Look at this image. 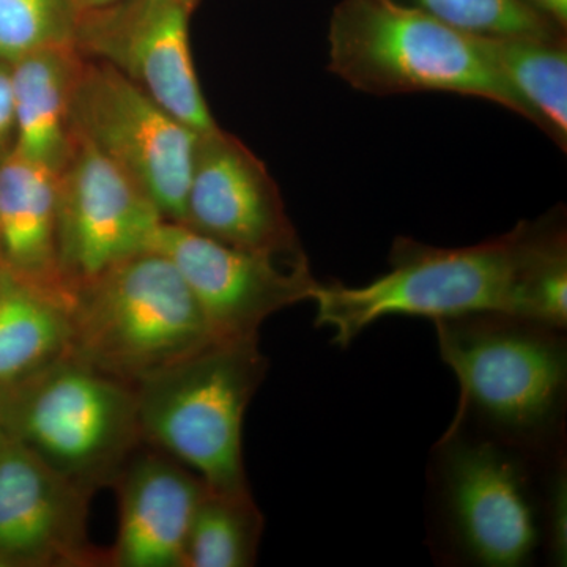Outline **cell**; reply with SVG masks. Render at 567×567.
<instances>
[{
	"mask_svg": "<svg viewBox=\"0 0 567 567\" xmlns=\"http://www.w3.org/2000/svg\"><path fill=\"white\" fill-rule=\"evenodd\" d=\"M10 439L95 494L144 443L134 386L65 354L0 390Z\"/></svg>",
	"mask_w": 567,
	"mask_h": 567,
	"instance_id": "obj_7",
	"label": "cell"
},
{
	"mask_svg": "<svg viewBox=\"0 0 567 567\" xmlns=\"http://www.w3.org/2000/svg\"><path fill=\"white\" fill-rule=\"evenodd\" d=\"M532 221L464 248H439L398 237L390 270L364 286L320 284L312 300L316 327L347 349L365 328L390 316L447 319L480 312L517 316L518 286Z\"/></svg>",
	"mask_w": 567,
	"mask_h": 567,
	"instance_id": "obj_3",
	"label": "cell"
},
{
	"mask_svg": "<svg viewBox=\"0 0 567 567\" xmlns=\"http://www.w3.org/2000/svg\"><path fill=\"white\" fill-rule=\"evenodd\" d=\"M84 55L48 48L9 65L17 152L58 173L73 136V100Z\"/></svg>",
	"mask_w": 567,
	"mask_h": 567,
	"instance_id": "obj_16",
	"label": "cell"
},
{
	"mask_svg": "<svg viewBox=\"0 0 567 567\" xmlns=\"http://www.w3.org/2000/svg\"><path fill=\"white\" fill-rule=\"evenodd\" d=\"M548 462L450 425L432 450L427 472L435 557L470 567L535 561L544 551Z\"/></svg>",
	"mask_w": 567,
	"mask_h": 567,
	"instance_id": "obj_2",
	"label": "cell"
},
{
	"mask_svg": "<svg viewBox=\"0 0 567 567\" xmlns=\"http://www.w3.org/2000/svg\"><path fill=\"white\" fill-rule=\"evenodd\" d=\"M0 267L73 306L59 265L55 171L17 151L0 166Z\"/></svg>",
	"mask_w": 567,
	"mask_h": 567,
	"instance_id": "obj_15",
	"label": "cell"
},
{
	"mask_svg": "<svg viewBox=\"0 0 567 567\" xmlns=\"http://www.w3.org/2000/svg\"><path fill=\"white\" fill-rule=\"evenodd\" d=\"M71 303L0 267V390L70 353Z\"/></svg>",
	"mask_w": 567,
	"mask_h": 567,
	"instance_id": "obj_17",
	"label": "cell"
},
{
	"mask_svg": "<svg viewBox=\"0 0 567 567\" xmlns=\"http://www.w3.org/2000/svg\"><path fill=\"white\" fill-rule=\"evenodd\" d=\"M76 25L66 0H0V63L11 65L35 51L73 47Z\"/></svg>",
	"mask_w": 567,
	"mask_h": 567,
	"instance_id": "obj_21",
	"label": "cell"
},
{
	"mask_svg": "<svg viewBox=\"0 0 567 567\" xmlns=\"http://www.w3.org/2000/svg\"><path fill=\"white\" fill-rule=\"evenodd\" d=\"M151 249L164 254L196 298L216 341L259 338L265 320L317 286L309 260H287L219 244L183 224L164 221Z\"/></svg>",
	"mask_w": 567,
	"mask_h": 567,
	"instance_id": "obj_10",
	"label": "cell"
},
{
	"mask_svg": "<svg viewBox=\"0 0 567 567\" xmlns=\"http://www.w3.org/2000/svg\"><path fill=\"white\" fill-rule=\"evenodd\" d=\"M182 2L193 11L194 7H196L197 0H182Z\"/></svg>",
	"mask_w": 567,
	"mask_h": 567,
	"instance_id": "obj_28",
	"label": "cell"
},
{
	"mask_svg": "<svg viewBox=\"0 0 567 567\" xmlns=\"http://www.w3.org/2000/svg\"><path fill=\"white\" fill-rule=\"evenodd\" d=\"M488 54L532 114V122L567 147V44L554 35L484 37Z\"/></svg>",
	"mask_w": 567,
	"mask_h": 567,
	"instance_id": "obj_18",
	"label": "cell"
},
{
	"mask_svg": "<svg viewBox=\"0 0 567 567\" xmlns=\"http://www.w3.org/2000/svg\"><path fill=\"white\" fill-rule=\"evenodd\" d=\"M215 341L185 279L156 249L73 295L71 357L132 386Z\"/></svg>",
	"mask_w": 567,
	"mask_h": 567,
	"instance_id": "obj_6",
	"label": "cell"
},
{
	"mask_svg": "<svg viewBox=\"0 0 567 567\" xmlns=\"http://www.w3.org/2000/svg\"><path fill=\"white\" fill-rule=\"evenodd\" d=\"M567 458L566 451L544 470V554L550 565L567 561Z\"/></svg>",
	"mask_w": 567,
	"mask_h": 567,
	"instance_id": "obj_23",
	"label": "cell"
},
{
	"mask_svg": "<svg viewBox=\"0 0 567 567\" xmlns=\"http://www.w3.org/2000/svg\"><path fill=\"white\" fill-rule=\"evenodd\" d=\"M264 527L251 492L227 494L205 486L186 536L183 567H251Z\"/></svg>",
	"mask_w": 567,
	"mask_h": 567,
	"instance_id": "obj_19",
	"label": "cell"
},
{
	"mask_svg": "<svg viewBox=\"0 0 567 567\" xmlns=\"http://www.w3.org/2000/svg\"><path fill=\"white\" fill-rule=\"evenodd\" d=\"M182 0H121L78 18V51L107 63L196 133L216 128L189 50Z\"/></svg>",
	"mask_w": 567,
	"mask_h": 567,
	"instance_id": "obj_11",
	"label": "cell"
},
{
	"mask_svg": "<svg viewBox=\"0 0 567 567\" xmlns=\"http://www.w3.org/2000/svg\"><path fill=\"white\" fill-rule=\"evenodd\" d=\"M73 128L140 186L164 221L182 223L199 133L107 63L84 58Z\"/></svg>",
	"mask_w": 567,
	"mask_h": 567,
	"instance_id": "obj_8",
	"label": "cell"
},
{
	"mask_svg": "<svg viewBox=\"0 0 567 567\" xmlns=\"http://www.w3.org/2000/svg\"><path fill=\"white\" fill-rule=\"evenodd\" d=\"M112 487L117 492L118 525L106 550V567H183L204 481L162 451L142 445Z\"/></svg>",
	"mask_w": 567,
	"mask_h": 567,
	"instance_id": "obj_14",
	"label": "cell"
},
{
	"mask_svg": "<svg viewBox=\"0 0 567 567\" xmlns=\"http://www.w3.org/2000/svg\"><path fill=\"white\" fill-rule=\"evenodd\" d=\"M567 234L561 216L532 221L517 316L550 327H567Z\"/></svg>",
	"mask_w": 567,
	"mask_h": 567,
	"instance_id": "obj_20",
	"label": "cell"
},
{
	"mask_svg": "<svg viewBox=\"0 0 567 567\" xmlns=\"http://www.w3.org/2000/svg\"><path fill=\"white\" fill-rule=\"evenodd\" d=\"M76 18L85 17V14L93 13L106 9V7L114 6L121 0H66Z\"/></svg>",
	"mask_w": 567,
	"mask_h": 567,
	"instance_id": "obj_26",
	"label": "cell"
},
{
	"mask_svg": "<svg viewBox=\"0 0 567 567\" xmlns=\"http://www.w3.org/2000/svg\"><path fill=\"white\" fill-rule=\"evenodd\" d=\"M432 323L461 391L450 425L539 462L566 451V330L503 312Z\"/></svg>",
	"mask_w": 567,
	"mask_h": 567,
	"instance_id": "obj_1",
	"label": "cell"
},
{
	"mask_svg": "<svg viewBox=\"0 0 567 567\" xmlns=\"http://www.w3.org/2000/svg\"><path fill=\"white\" fill-rule=\"evenodd\" d=\"M416 7L457 31L477 37L565 32L524 0H415Z\"/></svg>",
	"mask_w": 567,
	"mask_h": 567,
	"instance_id": "obj_22",
	"label": "cell"
},
{
	"mask_svg": "<svg viewBox=\"0 0 567 567\" xmlns=\"http://www.w3.org/2000/svg\"><path fill=\"white\" fill-rule=\"evenodd\" d=\"M17 151L9 65L0 63V166Z\"/></svg>",
	"mask_w": 567,
	"mask_h": 567,
	"instance_id": "obj_24",
	"label": "cell"
},
{
	"mask_svg": "<svg viewBox=\"0 0 567 567\" xmlns=\"http://www.w3.org/2000/svg\"><path fill=\"white\" fill-rule=\"evenodd\" d=\"M11 442L9 432H7L6 424H3L2 413H0V454L3 453L9 443Z\"/></svg>",
	"mask_w": 567,
	"mask_h": 567,
	"instance_id": "obj_27",
	"label": "cell"
},
{
	"mask_svg": "<svg viewBox=\"0 0 567 567\" xmlns=\"http://www.w3.org/2000/svg\"><path fill=\"white\" fill-rule=\"evenodd\" d=\"M181 224L245 251L308 259L267 167L219 126L197 137Z\"/></svg>",
	"mask_w": 567,
	"mask_h": 567,
	"instance_id": "obj_12",
	"label": "cell"
},
{
	"mask_svg": "<svg viewBox=\"0 0 567 567\" xmlns=\"http://www.w3.org/2000/svg\"><path fill=\"white\" fill-rule=\"evenodd\" d=\"M55 186L59 265L71 297L104 271L152 248L163 216L76 128Z\"/></svg>",
	"mask_w": 567,
	"mask_h": 567,
	"instance_id": "obj_9",
	"label": "cell"
},
{
	"mask_svg": "<svg viewBox=\"0 0 567 567\" xmlns=\"http://www.w3.org/2000/svg\"><path fill=\"white\" fill-rule=\"evenodd\" d=\"M330 70L372 95L445 92L487 100L532 121L484 37L398 0H342L330 22Z\"/></svg>",
	"mask_w": 567,
	"mask_h": 567,
	"instance_id": "obj_4",
	"label": "cell"
},
{
	"mask_svg": "<svg viewBox=\"0 0 567 567\" xmlns=\"http://www.w3.org/2000/svg\"><path fill=\"white\" fill-rule=\"evenodd\" d=\"M524 2L566 31L567 0H524Z\"/></svg>",
	"mask_w": 567,
	"mask_h": 567,
	"instance_id": "obj_25",
	"label": "cell"
},
{
	"mask_svg": "<svg viewBox=\"0 0 567 567\" xmlns=\"http://www.w3.org/2000/svg\"><path fill=\"white\" fill-rule=\"evenodd\" d=\"M268 371L259 338L215 341L134 385L142 443L205 486L248 494L244 424Z\"/></svg>",
	"mask_w": 567,
	"mask_h": 567,
	"instance_id": "obj_5",
	"label": "cell"
},
{
	"mask_svg": "<svg viewBox=\"0 0 567 567\" xmlns=\"http://www.w3.org/2000/svg\"><path fill=\"white\" fill-rule=\"evenodd\" d=\"M92 496L11 440L0 454V567H106L89 537Z\"/></svg>",
	"mask_w": 567,
	"mask_h": 567,
	"instance_id": "obj_13",
	"label": "cell"
}]
</instances>
